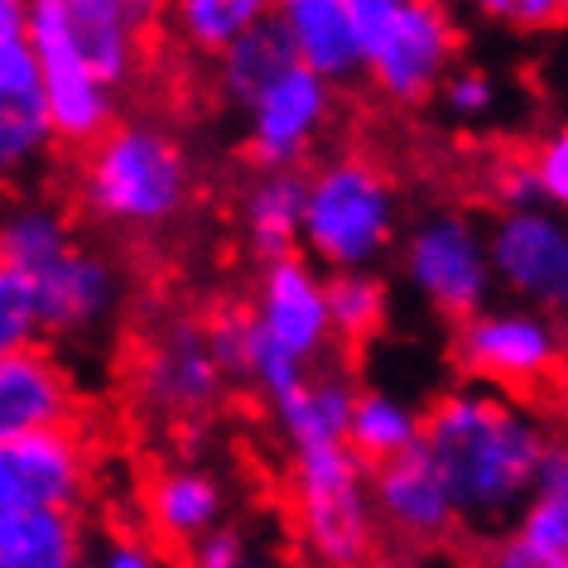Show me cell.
Masks as SVG:
<instances>
[{
    "label": "cell",
    "instance_id": "obj_2",
    "mask_svg": "<svg viewBox=\"0 0 568 568\" xmlns=\"http://www.w3.org/2000/svg\"><path fill=\"white\" fill-rule=\"evenodd\" d=\"M78 197L111 232L154 236L193 203V164L183 140L150 116L116 121L88 145L78 169Z\"/></svg>",
    "mask_w": 568,
    "mask_h": 568
},
{
    "label": "cell",
    "instance_id": "obj_11",
    "mask_svg": "<svg viewBox=\"0 0 568 568\" xmlns=\"http://www.w3.org/2000/svg\"><path fill=\"white\" fill-rule=\"evenodd\" d=\"M255 333H265L290 362L304 372L328 362L333 352V323H328V275L314 270L304 255H280L261 265L255 280L251 314Z\"/></svg>",
    "mask_w": 568,
    "mask_h": 568
},
{
    "label": "cell",
    "instance_id": "obj_37",
    "mask_svg": "<svg viewBox=\"0 0 568 568\" xmlns=\"http://www.w3.org/2000/svg\"><path fill=\"white\" fill-rule=\"evenodd\" d=\"M481 568H554V564H545L539 554H530L520 545V539H510V535H501L496 545L481 554Z\"/></svg>",
    "mask_w": 568,
    "mask_h": 568
},
{
    "label": "cell",
    "instance_id": "obj_12",
    "mask_svg": "<svg viewBox=\"0 0 568 568\" xmlns=\"http://www.w3.org/2000/svg\"><path fill=\"white\" fill-rule=\"evenodd\" d=\"M337 111V92L300 63L275 88H265L246 111V154L261 174H294L318 140L328 135Z\"/></svg>",
    "mask_w": 568,
    "mask_h": 568
},
{
    "label": "cell",
    "instance_id": "obj_34",
    "mask_svg": "<svg viewBox=\"0 0 568 568\" xmlns=\"http://www.w3.org/2000/svg\"><path fill=\"white\" fill-rule=\"evenodd\" d=\"M82 568H174V564L164 559L160 545H150L140 535H106L88 549V564Z\"/></svg>",
    "mask_w": 568,
    "mask_h": 568
},
{
    "label": "cell",
    "instance_id": "obj_24",
    "mask_svg": "<svg viewBox=\"0 0 568 568\" xmlns=\"http://www.w3.org/2000/svg\"><path fill=\"white\" fill-rule=\"evenodd\" d=\"M290 68H294L290 39H284L275 10H265L232 49L217 53V92H222V102H232L236 111H251L255 97L265 88H275Z\"/></svg>",
    "mask_w": 568,
    "mask_h": 568
},
{
    "label": "cell",
    "instance_id": "obj_17",
    "mask_svg": "<svg viewBox=\"0 0 568 568\" xmlns=\"http://www.w3.org/2000/svg\"><path fill=\"white\" fill-rule=\"evenodd\" d=\"M78 390L63 362L44 347H24L0 357V444L44 434V429H73Z\"/></svg>",
    "mask_w": 568,
    "mask_h": 568
},
{
    "label": "cell",
    "instance_id": "obj_39",
    "mask_svg": "<svg viewBox=\"0 0 568 568\" xmlns=\"http://www.w3.org/2000/svg\"><path fill=\"white\" fill-rule=\"evenodd\" d=\"M24 39V0H0V44Z\"/></svg>",
    "mask_w": 568,
    "mask_h": 568
},
{
    "label": "cell",
    "instance_id": "obj_10",
    "mask_svg": "<svg viewBox=\"0 0 568 568\" xmlns=\"http://www.w3.org/2000/svg\"><path fill=\"white\" fill-rule=\"evenodd\" d=\"M92 491V453L78 429H44L0 444V525L34 510H82Z\"/></svg>",
    "mask_w": 568,
    "mask_h": 568
},
{
    "label": "cell",
    "instance_id": "obj_4",
    "mask_svg": "<svg viewBox=\"0 0 568 568\" xmlns=\"http://www.w3.org/2000/svg\"><path fill=\"white\" fill-rule=\"evenodd\" d=\"M347 16L362 78L395 106L434 102L438 82L458 68V24L434 0H347Z\"/></svg>",
    "mask_w": 568,
    "mask_h": 568
},
{
    "label": "cell",
    "instance_id": "obj_19",
    "mask_svg": "<svg viewBox=\"0 0 568 568\" xmlns=\"http://www.w3.org/2000/svg\"><path fill=\"white\" fill-rule=\"evenodd\" d=\"M275 20L304 73L328 82L333 92L343 82L362 78V53H357V30H352L347 0H284Z\"/></svg>",
    "mask_w": 568,
    "mask_h": 568
},
{
    "label": "cell",
    "instance_id": "obj_3",
    "mask_svg": "<svg viewBox=\"0 0 568 568\" xmlns=\"http://www.w3.org/2000/svg\"><path fill=\"white\" fill-rule=\"evenodd\" d=\"M400 241V193L366 154H333L304 174L300 251L314 270L357 275L376 270Z\"/></svg>",
    "mask_w": 568,
    "mask_h": 568
},
{
    "label": "cell",
    "instance_id": "obj_18",
    "mask_svg": "<svg viewBox=\"0 0 568 568\" xmlns=\"http://www.w3.org/2000/svg\"><path fill=\"white\" fill-rule=\"evenodd\" d=\"M53 145L59 140L49 131L30 49H24V39L0 44V183H20L49 169Z\"/></svg>",
    "mask_w": 568,
    "mask_h": 568
},
{
    "label": "cell",
    "instance_id": "obj_13",
    "mask_svg": "<svg viewBox=\"0 0 568 568\" xmlns=\"http://www.w3.org/2000/svg\"><path fill=\"white\" fill-rule=\"evenodd\" d=\"M135 395L154 415L203 419L222 405L226 376L197 318H169L135 362Z\"/></svg>",
    "mask_w": 568,
    "mask_h": 568
},
{
    "label": "cell",
    "instance_id": "obj_5",
    "mask_svg": "<svg viewBox=\"0 0 568 568\" xmlns=\"http://www.w3.org/2000/svg\"><path fill=\"white\" fill-rule=\"evenodd\" d=\"M372 467L352 458L347 444L290 453L294 520L308 559L318 568H366L376 554V516L366 491Z\"/></svg>",
    "mask_w": 568,
    "mask_h": 568
},
{
    "label": "cell",
    "instance_id": "obj_15",
    "mask_svg": "<svg viewBox=\"0 0 568 568\" xmlns=\"http://www.w3.org/2000/svg\"><path fill=\"white\" fill-rule=\"evenodd\" d=\"M44 16L68 53L106 92H121L125 82H135L140 63H145V30L154 20V6H140V0H44Z\"/></svg>",
    "mask_w": 568,
    "mask_h": 568
},
{
    "label": "cell",
    "instance_id": "obj_38",
    "mask_svg": "<svg viewBox=\"0 0 568 568\" xmlns=\"http://www.w3.org/2000/svg\"><path fill=\"white\" fill-rule=\"evenodd\" d=\"M530 491H545V496H568V453L564 444H554L545 453V463H539V473H535V487Z\"/></svg>",
    "mask_w": 568,
    "mask_h": 568
},
{
    "label": "cell",
    "instance_id": "obj_1",
    "mask_svg": "<svg viewBox=\"0 0 568 568\" xmlns=\"http://www.w3.org/2000/svg\"><path fill=\"white\" fill-rule=\"evenodd\" d=\"M559 444L535 400L458 381L424 409L419 448L444 477L448 501L467 530H496L530 501L545 453Z\"/></svg>",
    "mask_w": 568,
    "mask_h": 568
},
{
    "label": "cell",
    "instance_id": "obj_36",
    "mask_svg": "<svg viewBox=\"0 0 568 568\" xmlns=\"http://www.w3.org/2000/svg\"><path fill=\"white\" fill-rule=\"evenodd\" d=\"M491 20H506L510 30H549L554 20H564V6L559 0H487Z\"/></svg>",
    "mask_w": 568,
    "mask_h": 568
},
{
    "label": "cell",
    "instance_id": "obj_35",
    "mask_svg": "<svg viewBox=\"0 0 568 568\" xmlns=\"http://www.w3.org/2000/svg\"><path fill=\"white\" fill-rule=\"evenodd\" d=\"M487 193L501 203V212H510V207H539L535 183H530V164H525V160H496L487 169Z\"/></svg>",
    "mask_w": 568,
    "mask_h": 568
},
{
    "label": "cell",
    "instance_id": "obj_20",
    "mask_svg": "<svg viewBox=\"0 0 568 568\" xmlns=\"http://www.w3.org/2000/svg\"><path fill=\"white\" fill-rule=\"evenodd\" d=\"M145 520L169 545L189 549L197 535L226 520V487L203 463H169L145 487Z\"/></svg>",
    "mask_w": 568,
    "mask_h": 568
},
{
    "label": "cell",
    "instance_id": "obj_7",
    "mask_svg": "<svg viewBox=\"0 0 568 568\" xmlns=\"http://www.w3.org/2000/svg\"><path fill=\"white\" fill-rule=\"evenodd\" d=\"M400 270L405 284L458 328L477 308L491 304V270H487V236L481 222L463 207H434L415 217V226L400 241Z\"/></svg>",
    "mask_w": 568,
    "mask_h": 568
},
{
    "label": "cell",
    "instance_id": "obj_33",
    "mask_svg": "<svg viewBox=\"0 0 568 568\" xmlns=\"http://www.w3.org/2000/svg\"><path fill=\"white\" fill-rule=\"evenodd\" d=\"M525 164H530V183H535L539 207L559 212L568 203V131L545 135Z\"/></svg>",
    "mask_w": 568,
    "mask_h": 568
},
{
    "label": "cell",
    "instance_id": "obj_23",
    "mask_svg": "<svg viewBox=\"0 0 568 568\" xmlns=\"http://www.w3.org/2000/svg\"><path fill=\"white\" fill-rule=\"evenodd\" d=\"M73 246H78V226L49 197H24V203L0 212V265L24 280H34L39 270H49Z\"/></svg>",
    "mask_w": 568,
    "mask_h": 568
},
{
    "label": "cell",
    "instance_id": "obj_25",
    "mask_svg": "<svg viewBox=\"0 0 568 568\" xmlns=\"http://www.w3.org/2000/svg\"><path fill=\"white\" fill-rule=\"evenodd\" d=\"M88 549L78 510H34L0 525V568H82Z\"/></svg>",
    "mask_w": 568,
    "mask_h": 568
},
{
    "label": "cell",
    "instance_id": "obj_28",
    "mask_svg": "<svg viewBox=\"0 0 568 568\" xmlns=\"http://www.w3.org/2000/svg\"><path fill=\"white\" fill-rule=\"evenodd\" d=\"M265 10L270 6H261V0H183V6H174V30L183 34L189 49L217 59V53L232 49Z\"/></svg>",
    "mask_w": 568,
    "mask_h": 568
},
{
    "label": "cell",
    "instance_id": "obj_16",
    "mask_svg": "<svg viewBox=\"0 0 568 568\" xmlns=\"http://www.w3.org/2000/svg\"><path fill=\"white\" fill-rule=\"evenodd\" d=\"M366 491H372L376 530H390L395 539H405V545L429 549V545H444L453 530H463L458 510L448 501L444 477L434 473L424 448H409L400 458L372 467Z\"/></svg>",
    "mask_w": 568,
    "mask_h": 568
},
{
    "label": "cell",
    "instance_id": "obj_26",
    "mask_svg": "<svg viewBox=\"0 0 568 568\" xmlns=\"http://www.w3.org/2000/svg\"><path fill=\"white\" fill-rule=\"evenodd\" d=\"M419 434H424V409L415 400H405L400 390L386 386L357 390V405H352L347 419V448L357 463L381 467L400 458V453L419 448Z\"/></svg>",
    "mask_w": 568,
    "mask_h": 568
},
{
    "label": "cell",
    "instance_id": "obj_40",
    "mask_svg": "<svg viewBox=\"0 0 568 568\" xmlns=\"http://www.w3.org/2000/svg\"><path fill=\"white\" fill-rule=\"evenodd\" d=\"M366 568H419V564L409 559V554H372Z\"/></svg>",
    "mask_w": 568,
    "mask_h": 568
},
{
    "label": "cell",
    "instance_id": "obj_8",
    "mask_svg": "<svg viewBox=\"0 0 568 568\" xmlns=\"http://www.w3.org/2000/svg\"><path fill=\"white\" fill-rule=\"evenodd\" d=\"M487 236L491 284L506 290V304L559 314L568 304V226L549 207H510L481 226Z\"/></svg>",
    "mask_w": 568,
    "mask_h": 568
},
{
    "label": "cell",
    "instance_id": "obj_6",
    "mask_svg": "<svg viewBox=\"0 0 568 568\" xmlns=\"http://www.w3.org/2000/svg\"><path fill=\"white\" fill-rule=\"evenodd\" d=\"M453 362L463 381L535 400L559 381L564 366V328L554 314L520 304H487L453 328Z\"/></svg>",
    "mask_w": 568,
    "mask_h": 568
},
{
    "label": "cell",
    "instance_id": "obj_27",
    "mask_svg": "<svg viewBox=\"0 0 568 568\" xmlns=\"http://www.w3.org/2000/svg\"><path fill=\"white\" fill-rule=\"evenodd\" d=\"M390 318V290L376 270H357V275H328V323L333 343H366L386 328Z\"/></svg>",
    "mask_w": 568,
    "mask_h": 568
},
{
    "label": "cell",
    "instance_id": "obj_31",
    "mask_svg": "<svg viewBox=\"0 0 568 568\" xmlns=\"http://www.w3.org/2000/svg\"><path fill=\"white\" fill-rule=\"evenodd\" d=\"M183 568H280V564L255 545V535L246 530V525L222 520L183 549Z\"/></svg>",
    "mask_w": 568,
    "mask_h": 568
},
{
    "label": "cell",
    "instance_id": "obj_22",
    "mask_svg": "<svg viewBox=\"0 0 568 568\" xmlns=\"http://www.w3.org/2000/svg\"><path fill=\"white\" fill-rule=\"evenodd\" d=\"M300 217H304V169L261 174L241 193V236L261 261H280V255L300 251Z\"/></svg>",
    "mask_w": 568,
    "mask_h": 568
},
{
    "label": "cell",
    "instance_id": "obj_32",
    "mask_svg": "<svg viewBox=\"0 0 568 568\" xmlns=\"http://www.w3.org/2000/svg\"><path fill=\"white\" fill-rule=\"evenodd\" d=\"M39 347V314H34V290L30 280L0 265V357L6 352Z\"/></svg>",
    "mask_w": 568,
    "mask_h": 568
},
{
    "label": "cell",
    "instance_id": "obj_14",
    "mask_svg": "<svg viewBox=\"0 0 568 568\" xmlns=\"http://www.w3.org/2000/svg\"><path fill=\"white\" fill-rule=\"evenodd\" d=\"M30 290H34L39 337L78 343V337H92L106 323H116L125 304V270L106 251H92L78 241L49 270H39L30 280Z\"/></svg>",
    "mask_w": 568,
    "mask_h": 568
},
{
    "label": "cell",
    "instance_id": "obj_29",
    "mask_svg": "<svg viewBox=\"0 0 568 568\" xmlns=\"http://www.w3.org/2000/svg\"><path fill=\"white\" fill-rule=\"evenodd\" d=\"M516 530L510 539H520L530 554H539L554 568H568V496H545L530 491V501L516 510Z\"/></svg>",
    "mask_w": 568,
    "mask_h": 568
},
{
    "label": "cell",
    "instance_id": "obj_9",
    "mask_svg": "<svg viewBox=\"0 0 568 568\" xmlns=\"http://www.w3.org/2000/svg\"><path fill=\"white\" fill-rule=\"evenodd\" d=\"M24 49H30V59L39 68V92H44V116H49L53 140L59 145H78V150L97 145L121 121V97L106 92L68 53L59 30L44 16V0L24 6Z\"/></svg>",
    "mask_w": 568,
    "mask_h": 568
},
{
    "label": "cell",
    "instance_id": "obj_21",
    "mask_svg": "<svg viewBox=\"0 0 568 568\" xmlns=\"http://www.w3.org/2000/svg\"><path fill=\"white\" fill-rule=\"evenodd\" d=\"M352 405H357V381L347 372H337V366H314L300 386L270 409H275V424L290 453H300V448L347 444Z\"/></svg>",
    "mask_w": 568,
    "mask_h": 568
},
{
    "label": "cell",
    "instance_id": "obj_30",
    "mask_svg": "<svg viewBox=\"0 0 568 568\" xmlns=\"http://www.w3.org/2000/svg\"><path fill=\"white\" fill-rule=\"evenodd\" d=\"M438 106H444L448 121L458 125H481L501 111V82H496L487 68H473V63H458L453 73L438 82Z\"/></svg>",
    "mask_w": 568,
    "mask_h": 568
}]
</instances>
